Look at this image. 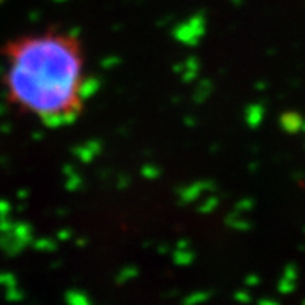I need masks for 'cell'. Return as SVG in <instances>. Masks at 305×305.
<instances>
[{
	"label": "cell",
	"mask_w": 305,
	"mask_h": 305,
	"mask_svg": "<svg viewBox=\"0 0 305 305\" xmlns=\"http://www.w3.org/2000/svg\"><path fill=\"white\" fill-rule=\"evenodd\" d=\"M2 58V85L14 109L49 127L78 119L92 82L75 32L49 27L10 39Z\"/></svg>",
	"instance_id": "1"
}]
</instances>
